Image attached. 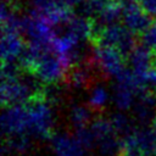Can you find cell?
<instances>
[{
    "label": "cell",
    "mask_w": 156,
    "mask_h": 156,
    "mask_svg": "<svg viewBox=\"0 0 156 156\" xmlns=\"http://www.w3.org/2000/svg\"><path fill=\"white\" fill-rule=\"evenodd\" d=\"M138 2L152 18H156V0H138Z\"/></svg>",
    "instance_id": "obj_18"
},
{
    "label": "cell",
    "mask_w": 156,
    "mask_h": 156,
    "mask_svg": "<svg viewBox=\"0 0 156 156\" xmlns=\"http://www.w3.org/2000/svg\"><path fill=\"white\" fill-rule=\"evenodd\" d=\"M74 134H76V139L80 143V145H82L83 147L90 149V147L94 145L95 136H94V134L91 133L90 128L88 129L87 127H83V128L76 129V130H74Z\"/></svg>",
    "instance_id": "obj_17"
},
{
    "label": "cell",
    "mask_w": 156,
    "mask_h": 156,
    "mask_svg": "<svg viewBox=\"0 0 156 156\" xmlns=\"http://www.w3.org/2000/svg\"><path fill=\"white\" fill-rule=\"evenodd\" d=\"M27 43L21 33L2 32L1 37V58L4 62L17 61L24 50Z\"/></svg>",
    "instance_id": "obj_8"
},
{
    "label": "cell",
    "mask_w": 156,
    "mask_h": 156,
    "mask_svg": "<svg viewBox=\"0 0 156 156\" xmlns=\"http://www.w3.org/2000/svg\"><path fill=\"white\" fill-rule=\"evenodd\" d=\"M122 21L128 29L140 35L152 23L154 18L140 6L138 1H135V2L123 5Z\"/></svg>",
    "instance_id": "obj_6"
},
{
    "label": "cell",
    "mask_w": 156,
    "mask_h": 156,
    "mask_svg": "<svg viewBox=\"0 0 156 156\" xmlns=\"http://www.w3.org/2000/svg\"><path fill=\"white\" fill-rule=\"evenodd\" d=\"M99 116L88 104L87 105H72L68 108L67 112V119H68V124L76 129L87 127L88 124H90L93 122V119Z\"/></svg>",
    "instance_id": "obj_9"
},
{
    "label": "cell",
    "mask_w": 156,
    "mask_h": 156,
    "mask_svg": "<svg viewBox=\"0 0 156 156\" xmlns=\"http://www.w3.org/2000/svg\"><path fill=\"white\" fill-rule=\"evenodd\" d=\"M89 43L93 46L116 48L128 60L130 52L140 43V38L138 34L128 29L126 26L113 23L94 32L89 38Z\"/></svg>",
    "instance_id": "obj_1"
},
{
    "label": "cell",
    "mask_w": 156,
    "mask_h": 156,
    "mask_svg": "<svg viewBox=\"0 0 156 156\" xmlns=\"http://www.w3.org/2000/svg\"><path fill=\"white\" fill-rule=\"evenodd\" d=\"M134 95H135V93L132 89L117 83V85L115 88V93H113V101L118 108L127 110L133 105Z\"/></svg>",
    "instance_id": "obj_13"
},
{
    "label": "cell",
    "mask_w": 156,
    "mask_h": 156,
    "mask_svg": "<svg viewBox=\"0 0 156 156\" xmlns=\"http://www.w3.org/2000/svg\"><path fill=\"white\" fill-rule=\"evenodd\" d=\"M90 94H89V101H88V105L98 113V115H102L105 113V106H106V102L108 100V95H107V91L106 89L95 83L90 89H89Z\"/></svg>",
    "instance_id": "obj_11"
},
{
    "label": "cell",
    "mask_w": 156,
    "mask_h": 156,
    "mask_svg": "<svg viewBox=\"0 0 156 156\" xmlns=\"http://www.w3.org/2000/svg\"><path fill=\"white\" fill-rule=\"evenodd\" d=\"M93 58L105 79L117 77L127 63L122 52L112 46H93Z\"/></svg>",
    "instance_id": "obj_4"
},
{
    "label": "cell",
    "mask_w": 156,
    "mask_h": 156,
    "mask_svg": "<svg viewBox=\"0 0 156 156\" xmlns=\"http://www.w3.org/2000/svg\"><path fill=\"white\" fill-rule=\"evenodd\" d=\"M111 122H112V126H113V128L118 135L127 136L134 132L130 119L122 113H115L111 117Z\"/></svg>",
    "instance_id": "obj_15"
},
{
    "label": "cell",
    "mask_w": 156,
    "mask_h": 156,
    "mask_svg": "<svg viewBox=\"0 0 156 156\" xmlns=\"http://www.w3.org/2000/svg\"><path fill=\"white\" fill-rule=\"evenodd\" d=\"M118 156H149L146 151L140 145L139 140L136 139L134 132L122 140V147Z\"/></svg>",
    "instance_id": "obj_12"
},
{
    "label": "cell",
    "mask_w": 156,
    "mask_h": 156,
    "mask_svg": "<svg viewBox=\"0 0 156 156\" xmlns=\"http://www.w3.org/2000/svg\"><path fill=\"white\" fill-rule=\"evenodd\" d=\"M2 132L5 135L20 134L28 130V113L24 105H13L4 107Z\"/></svg>",
    "instance_id": "obj_5"
},
{
    "label": "cell",
    "mask_w": 156,
    "mask_h": 156,
    "mask_svg": "<svg viewBox=\"0 0 156 156\" xmlns=\"http://www.w3.org/2000/svg\"><path fill=\"white\" fill-rule=\"evenodd\" d=\"M24 106L28 113V130L41 139L51 138L54 129L52 106L45 101L43 93L33 95Z\"/></svg>",
    "instance_id": "obj_2"
},
{
    "label": "cell",
    "mask_w": 156,
    "mask_h": 156,
    "mask_svg": "<svg viewBox=\"0 0 156 156\" xmlns=\"http://www.w3.org/2000/svg\"><path fill=\"white\" fill-rule=\"evenodd\" d=\"M132 67V71L146 82V74L152 68V49L139 43L130 52L127 60Z\"/></svg>",
    "instance_id": "obj_7"
},
{
    "label": "cell",
    "mask_w": 156,
    "mask_h": 156,
    "mask_svg": "<svg viewBox=\"0 0 156 156\" xmlns=\"http://www.w3.org/2000/svg\"><path fill=\"white\" fill-rule=\"evenodd\" d=\"M83 0H55V2L60 6H65V7H73L76 5H79Z\"/></svg>",
    "instance_id": "obj_19"
},
{
    "label": "cell",
    "mask_w": 156,
    "mask_h": 156,
    "mask_svg": "<svg viewBox=\"0 0 156 156\" xmlns=\"http://www.w3.org/2000/svg\"><path fill=\"white\" fill-rule=\"evenodd\" d=\"M66 66L60 55L52 49V45L44 49L30 73L38 77L43 83H57L63 79Z\"/></svg>",
    "instance_id": "obj_3"
},
{
    "label": "cell",
    "mask_w": 156,
    "mask_h": 156,
    "mask_svg": "<svg viewBox=\"0 0 156 156\" xmlns=\"http://www.w3.org/2000/svg\"><path fill=\"white\" fill-rule=\"evenodd\" d=\"M30 139L28 136H26L24 133H20V134H12V135H7V140H6V146L17 152V154H24L29 150L30 147Z\"/></svg>",
    "instance_id": "obj_14"
},
{
    "label": "cell",
    "mask_w": 156,
    "mask_h": 156,
    "mask_svg": "<svg viewBox=\"0 0 156 156\" xmlns=\"http://www.w3.org/2000/svg\"><path fill=\"white\" fill-rule=\"evenodd\" d=\"M52 147L57 156H82V145L76 138L68 135L51 136Z\"/></svg>",
    "instance_id": "obj_10"
},
{
    "label": "cell",
    "mask_w": 156,
    "mask_h": 156,
    "mask_svg": "<svg viewBox=\"0 0 156 156\" xmlns=\"http://www.w3.org/2000/svg\"><path fill=\"white\" fill-rule=\"evenodd\" d=\"M139 38L140 43L144 45L151 49H156V20L152 21V23L139 35Z\"/></svg>",
    "instance_id": "obj_16"
}]
</instances>
